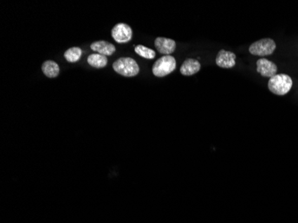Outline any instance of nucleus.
Segmentation results:
<instances>
[{
	"label": "nucleus",
	"mask_w": 298,
	"mask_h": 223,
	"mask_svg": "<svg viewBox=\"0 0 298 223\" xmlns=\"http://www.w3.org/2000/svg\"><path fill=\"white\" fill-rule=\"evenodd\" d=\"M111 35L114 41L119 44H124L133 39V33L131 27L127 23H117L111 30Z\"/></svg>",
	"instance_id": "39448f33"
},
{
	"label": "nucleus",
	"mask_w": 298,
	"mask_h": 223,
	"mask_svg": "<svg viewBox=\"0 0 298 223\" xmlns=\"http://www.w3.org/2000/svg\"><path fill=\"white\" fill-rule=\"evenodd\" d=\"M155 47L160 54L171 55L176 49V42L172 39L158 37L155 39Z\"/></svg>",
	"instance_id": "6e6552de"
},
{
	"label": "nucleus",
	"mask_w": 298,
	"mask_h": 223,
	"mask_svg": "<svg viewBox=\"0 0 298 223\" xmlns=\"http://www.w3.org/2000/svg\"><path fill=\"white\" fill-rule=\"evenodd\" d=\"M276 43L273 39L265 38L252 43L248 50L251 55L266 56V55H273L276 49Z\"/></svg>",
	"instance_id": "20e7f679"
},
{
	"label": "nucleus",
	"mask_w": 298,
	"mask_h": 223,
	"mask_svg": "<svg viewBox=\"0 0 298 223\" xmlns=\"http://www.w3.org/2000/svg\"><path fill=\"white\" fill-rule=\"evenodd\" d=\"M88 65L92 66L94 68H97V69H101L107 66L108 62V59H107L106 55H100V54H91L88 55Z\"/></svg>",
	"instance_id": "f8f14e48"
},
{
	"label": "nucleus",
	"mask_w": 298,
	"mask_h": 223,
	"mask_svg": "<svg viewBox=\"0 0 298 223\" xmlns=\"http://www.w3.org/2000/svg\"><path fill=\"white\" fill-rule=\"evenodd\" d=\"M176 60L173 55H163L155 61L152 67V72L155 77H165L176 69Z\"/></svg>",
	"instance_id": "7ed1b4c3"
},
{
	"label": "nucleus",
	"mask_w": 298,
	"mask_h": 223,
	"mask_svg": "<svg viewBox=\"0 0 298 223\" xmlns=\"http://www.w3.org/2000/svg\"><path fill=\"white\" fill-rule=\"evenodd\" d=\"M256 71L262 77L273 78L278 73V67L274 62L268 59H258L256 62Z\"/></svg>",
	"instance_id": "423d86ee"
},
{
	"label": "nucleus",
	"mask_w": 298,
	"mask_h": 223,
	"mask_svg": "<svg viewBox=\"0 0 298 223\" xmlns=\"http://www.w3.org/2000/svg\"><path fill=\"white\" fill-rule=\"evenodd\" d=\"M90 48H91V50L96 52L97 54L106 55V56H110L116 50L114 45L105 41L93 42L92 44L90 45Z\"/></svg>",
	"instance_id": "9d476101"
},
{
	"label": "nucleus",
	"mask_w": 298,
	"mask_h": 223,
	"mask_svg": "<svg viewBox=\"0 0 298 223\" xmlns=\"http://www.w3.org/2000/svg\"><path fill=\"white\" fill-rule=\"evenodd\" d=\"M236 58H237V56H236L235 53L221 49L218 52L216 58H215V62L221 68L230 69L236 66Z\"/></svg>",
	"instance_id": "0eeeda50"
},
{
	"label": "nucleus",
	"mask_w": 298,
	"mask_h": 223,
	"mask_svg": "<svg viewBox=\"0 0 298 223\" xmlns=\"http://www.w3.org/2000/svg\"><path fill=\"white\" fill-rule=\"evenodd\" d=\"M81 55H82L81 48L74 47V48L67 49V51L64 52V55H64V58L67 59V62H76L80 60Z\"/></svg>",
	"instance_id": "ddd939ff"
},
{
	"label": "nucleus",
	"mask_w": 298,
	"mask_h": 223,
	"mask_svg": "<svg viewBox=\"0 0 298 223\" xmlns=\"http://www.w3.org/2000/svg\"><path fill=\"white\" fill-rule=\"evenodd\" d=\"M134 50L138 55L143 58L150 59V60L155 58V51H154L151 48L145 47L143 45H138L134 48Z\"/></svg>",
	"instance_id": "4468645a"
},
{
	"label": "nucleus",
	"mask_w": 298,
	"mask_h": 223,
	"mask_svg": "<svg viewBox=\"0 0 298 223\" xmlns=\"http://www.w3.org/2000/svg\"><path fill=\"white\" fill-rule=\"evenodd\" d=\"M292 86H293L292 78L285 73L276 74L275 76L271 78L268 81V88L270 91L278 95H284L287 94L290 91Z\"/></svg>",
	"instance_id": "f257e3e1"
},
{
	"label": "nucleus",
	"mask_w": 298,
	"mask_h": 223,
	"mask_svg": "<svg viewBox=\"0 0 298 223\" xmlns=\"http://www.w3.org/2000/svg\"><path fill=\"white\" fill-rule=\"evenodd\" d=\"M114 71L124 77H135L140 73L138 62L130 57H121L113 63Z\"/></svg>",
	"instance_id": "f03ea898"
},
{
	"label": "nucleus",
	"mask_w": 298,
	"mask_h": 223,
	"mask_svg": "<svg viewBox=\"0 0 298 223\" xmlns=\"http://www.w3.org/2000/svg\"><path fill=\"white\" fill-rule=\"evenodd\" d=\"M200 69H201V63L199 62L198 60L188 58L186 59L181 65L180 72L184 76H192L195 73H198Z\"/></svg>",
	"instance_id": "1a4fd4ad"
},
{
	"label": "nucleus",
	"mask_w": 298,
	"mask_h": 223,
	"mask_svg": "<svg viewBox=\"0 0 298 223\" xmlns=\"http://www.w3.org/2000/svg\"><path fill=\"white\" fill-rule=\"evenodd\" d=\"M41 70L47 77L51 78V79L57 77L60 73V68L57 62H55L53 60H48L43 62V65L41 66Z\"/></svg>",
	"instance_id": "9b49d317"
}]
</instances>
